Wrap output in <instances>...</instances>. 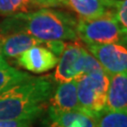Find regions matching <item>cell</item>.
Returning a JSON list of instances; mask_svg holds the SVG:
<instances>
[{
	"mask_svg": "<svg viewBox=\"0 0 127 127\" xmlns=\"http://www.w3.org/2000/svg\"><path fill=\"white\" fill-rule=\"evenodd\" d=\"M76 19L68 12L41 9L8 16L0 25V36L25 32L42 41L77 40Z\"/></svg>",
	"mask_w": 127,
	"mask_h": 127,
	"instance_id": "1",
	"label": "cell"
},
{
	"mask_svg": "<svg viewBox=\"0 0 127 127\" xmlns=\"http://www.w3.org/2000/svg\"><path fill=\"white\" fill-rule=\"evenodd\" d=\"M54 91L48 76L29 77L0 93V120L33 121L43 112Z\"/></svg>",
	"mask_w": 127,
	"mask_h": 127,
	"instance_id": "2",
	"label": "cell"
},
{
	"mask_svg": "<svg viewBox=\"0 0 127 127\" xmlns=\"http://www.w3.org/2000/svg\"><path fill=\"white\" fill-rule=\"evenodd\" d=\"M76 34L77 38L87 44L126 43V30L121 27L115 12L92 20L79 19Z\"/></svg>",
	"mask_w": 127,
	"mask_h": 127,
	"instance_id": "3",
	"label": "cell"
},
{
	"mask_svg": "<svg viewBox=\"0 0 127 127\" xmlns=\"http://www.w3.org/2000/svg\"><path fill=\"white\" fill-rule=\"evenodd\" d=\"M75 82L81 111L95 117L105 107L109 76L104 71H101L83 75Z\"/></svg>",
	"mask_w": 127,
	"mask_h": 127,
	"instance_id": "4",
	"label": "cell"
},
{
	"mask_svg": "<svg viewBox=\"0 0 127 127\" xmlns=\"http://www.w3.org/2000/svg\"><path fill=\"white\" fill-rule=\"evenodd\" d=\"M88 50L97 59L108 76L126 73L127 50L118 43L88 44Z\"/></svg>",
	"mask_w": 127,
	"mask_h": 127,
	"instance_id": "5",
	"label": "cell"
},
{
	"mask_svg": "<svg viewBox=\"0 0 127 127\" xmlns=\"http://www.w3.org/2000/svg\"><path fill=\"white\" fill-rule=\"evenodd\" d=\"M84 46L78 41L65 43L54 73V80L58 83L76 80L78 77V61Z\"/></svg>",
	"mask_w": 127,
	"mask_h": 127,
	"instance_id": "6",
	"label": "cell"
},
{
	"mask_svg": "<svg viewBox=\"0 0 127 127\" xmlns=\"http://www.w3.org/2000/svg\"><path fill=\"white\" fill-rule=\"evenodd\" d=\"M59 58L56 57L48 48L42 46H33L24 52L18 58L21 67L35 73H45L57 66Z\"/></svg>",
	"mask_w": 127,
	"mask_h": 127,
	"instance_id": "7",
	"label": "cell"
},
{
	"mask_svg": "<svg viewBox=\"0 0 127 127\" xmlns=\"http://www.w3.org/2000/svg\"><path fill=\"white\" fill-rule=\"evenodd\" d=\"M120 0H66V6L75 11L80 19L92 20L116 12Z\"/></svg>",
	"mask_w": 127,
	"mask_h": 127,
	"instance_id": "8",
	"label": "cell"
},
{
	"mask_svg": "<svg viewBox=\"0 0 127 127\" xmlns=\"http://www.w3.org/2000/svg\"><path fill=\"white\" fill-rule=\"evenodd\" d=\"M104 108L113 112H127L126 73H117L109 76Z\"/></svg>",
	"mask_w": 127,
	"mask_h": 127,
	"instance_id": "9",
	"label": "cell"
},
{
	"mask_svg": "<svg viewBox=\"0 0 127 127\" xmlns=\"http://www.w3.org/2000/svg\"><path fill=\"white\" fill-rule=\"evenodd\" d=\"M50 108L59 111H81L75 80L60 83L49 99Z\"/></svg>",
	"mask_w": 127,
	"mask_h": 127,
	"instance_id": "10",
	"label": "cell"
},
{
	"mask_svg": "<svg viewBox=\"0 0 127 127\" xmlns=\"http://www.w3.org/2000/svg\"><path fill=\"white\" fill-rule=\"evenodd\" d=\"M48 127H95V117L82 111H59L48 107Z\"/></svg>",
	"mask_w": 127,
	"mask_h": 127,
	"instance_id": "11",
	"label": "cell"
},
{
	"mask_svg": "<svg viewBox=\"0 0 127 127\" xmlns=\"http://www.w3.org/2000/svg\"><path fill=\"white\" fill-rule=\"evenodd\" d=\"M43 43L44 41L38 40L35 37L25 32L9 34L2 37V54L5 58H18L24 52L33 46Z\"/></svg>",
	"mask_w": 127,
	"mask_h": 127,
	"instance_id": "12",
	"label": "cell"
},
{
	"mask_svg": "<svg viewBox=\"0 0 127 127\" xmlns=\"http://www.w3.org/2000/svg\"><path fill=\"white\" fill-rule=\"evenodd\" d=\"M29 77L31 75L28 73L11 67L4 58L0 59V93Z\"/></svg>",
	"mask_w": 127,
	"mask_h": 127,
	"instance_id": "13",
	"label": "cell"
},
{
	"mask_svg": "<svg viewBox=\"0 0 127 127\" xmlns=\"http://www.w3.org/2000/svg\"><path fill=\"white\" fill-rule=\"evenodd\" d=\"M95 127H127V112H113L104 108L95 115Z\"/></svg>",
	"mask_w": 127,
	"mask_h": 127,
	"instance_id": "14",
	"label": "cell"
},
{
	"mask_svg": "<svg viewBox=\"0 0 127 127\" xmlns=\"http://www.w3.org/2000/svg\"><path fill=\"white\" fill-rule=\"evenodd\" d=\"M31 7H33L31 0H0V14L10 16L27 12Z\"/></svg>",
	"mask_w": 127,
	"mask_h": 127,
	"instance_id": "15",
	"label": "cell"
},
{
	"mask_svg": "<svg viewBox=\"0 0 127 127\" xmlns=\"http://www.w3.org/2000/svg\"><path fill=\"white\" fill-rule=\"evenodd\" d=\"M104 71L101 64L97 61V59L91 55L88 51L84 48L82 51V54L79 59V62H78V77L86 75L89 73H97V72H101Z\"/></svg>",
	"mask_w": 127,
	"mask_h": 127,
	"instance_id": "16",
	"label": "cell"
},
{
	"mask_svg": "<svg viewBox=\"0 0 127 127\" xmlns=\"http://www.w3.org/2000/svg\"><path fill=\"white\" fill-rule=\"evenodd\" d=\"M115 16L120 23L121 27L127 31V1L120 0L116 7Z\"/></svg>",
	"mask_w": 127,
	"mask_h": 127,
	"instance_id": "17",
	"label": "cell"
},
{
	"mask_svg": "<svg viewBox=\"0 0 127 127\" xmlns=\"http://www.w3.org/2000/svg\"><path fill=\"white\" fill-rule=\"evenodd\" d=\"M44 43L48 46V49L56 57H58L59 59V57H60V55H61L64 47H65V42H63V41H45Z\"/></svg>",
	"mask_w": 127,
	"mask_h": 127,
	"instance_id": "18",
	"label": "cell"
},
{
	"mask_svg": "<svg viewBox=\"0 0 127 127\" xmlns=\"http://www.w3.org/2000/svg\"><path fill=\"white\" fill-rule=\"evenodd\" d=\"M31 121L0 120V127H30Z\"/></svg>",
	"mask_w": 127,
	"mask_h": 127,
	"instance_id": "19",
	"label": "cell"
},
{
	"mask_svg": "<svg viewBox=\"0 0 127 127\" xmlns=\"http://www.w3.org/2000/svg\"><path fill=\"white\" fill-rule=\"evenodd\" d=\"M55 7H62L66 6V0H51Z\"/></svg>",
	"mask_w": 127,
	"mask_h": 127,
	"instance_id": "20",
	"label": "cell"
},
{
	"mask_svg": "<svg viewBox=\"0 0 127 127\" xmlns=\"http://www.w3.org/2000/svg\"><path fill=\"white\" fill-rule=\"evenodd\" d=\"M3 54H2V37L0 36V59H3Z\"/></svg>",
	"mask_w": 127,
	"mask_h": 127,
	"instance_id": "21",
	"label": "cell"
}]
</instances>
